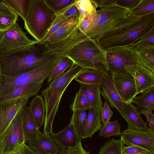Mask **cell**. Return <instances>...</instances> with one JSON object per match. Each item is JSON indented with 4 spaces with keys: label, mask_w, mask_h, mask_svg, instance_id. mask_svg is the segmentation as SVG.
<instances>
[{
    "label": "cell",
    "mask_w": 154,
    "mask_h": 154,
    "mask_svg": "<svg viewBox=\"0 0 154 154\" xmlns=\"http://www.w3.org/2000/svg\"><path fill=\"white\" fill-rule=\"evenodd\" d=\"M154 27L146 33L130 46L135 51L138 52L148 45H154Z\"/></svg>",
    "instance_id": "38"
},
{
    "label": "cell",
    "mask_w": 154,
    "mask_h": 154,
    "mask_svg": "<svg viewBox=\"0 0 154 154\" xmlns=\"http://www.w3.org/2000/svg\"><path fill=\"white\" fill-rule=\"evenodd\" d=\"M120 136L124 144L137 146L154 154V131L151 130L128 128L121 133Z\"/></svg>",
    "instance_id": "11"
},
{
    "label": "cell",
    "mask_w": 154,
    "mask_h": 154,
    "mask_svg": "<svg viewBox=\"0 0 154 154\" xmlns=\"http://www.w3.org/2000/svg\"><path fill=\"white\" fill-rule=\"evenodd\" d=\"M66 149H60L59 151L58 152V154H67Z\"/></svg>",
    "instance_id": "52"
},
{
    "label": "cell",
    "mask_w": 154,
    "mask_h": 154,
    "mask_svg": "<svg viewBox=\"0 0 154 154\" xmlns=\"http://www.w3.org/2000/svg\"><path fill=\"white\" fill-rule=\"evenodd\" d=\"M60 57L50 49L46 42H36L32 47L23 51L8 55H0L1 73L6 76H16Z\"/></svg>",
    "instance_id": "1"
},
{
    "label": "cell",
    "mask_w": 154,
    "mask_h": 154,
    "mask_svg": "<svg viewBox=\"0 0 154 154\" xmlns=\"http://www.w3.org/2000/svg\"><path fill=\"white\" fill-rule=\"evenodd\" d=\"M13 11L25 21L29 11L31 0H3Z\"/></svg>",
    "instance_id": "28"
},
{
    "label": "cell",
    "mask_w": 154,
    "mask_h": 154,
    "mask_svg": "<svg viewBox=\"0 0 154 154\" xmlns=\"http://www.w3.org/2000/svg\"><path fill=\"white\" fill-rule=\"evenodd\" d=\"M76 0H45L49 6L57 15L61 14L72 4Z\"/></svg>",
    "instance_id": "39"
},
{
    "label": "cell",
    "mask_w": 154,
    "mask_h": 154,
    "mask_svg": "<svg viewBox=\"0 0 154 154\" xmlns=\"http://www.w3.org/2000/svg\"><path fill=\"white\" fill-rule=\"evenodd\" d=\"M48 154H58L57 153H49Z\"/></svg>",
    "instance_id": "55"
},
{
    "label": "cell",
    "mask_w": 154,
    "mask_h": 154,
    "mask_svg": "<svg viewBox=\"0 0 154 154\" xmlns=\"http://www.w3.org/2000/svg\"><path fill=\"white\" fill-rule=\"evenodd\" d=\"M84 69L73 63L69 69L52 80L41 91V95L44 98L46 107L44 129L45 134L51 135L53 133V122L62 96L70 83Z\"/></svg>",
    "instance_id": "2"
},
{
    "label": "cell",
    "mask_w": 154,
    "mask_h": 154,
    "mask_svg": "<svg viewBox=\"0 0 154 154\" xmlns=\"http://www.w3.org/2000/svg\"><path fill=\"white\" fill-rule=\"evenodd\" d=\"M7 11H13L2 0L0 1V13Z\"/></svg>",
    "instance_id": "50"
},
{
    "label": "cell",
    "mask_w": 154,
    "mask_h": 154,
    "mask_svg": "<svg viewBox=\"0 0 154 154\" xmlns=\"http://www.w3.org/2000/svg\"><path fill=\"white\" fill-rule=\"evenodd\" d=\"M124 146L121 139L112 138L105 142L101 146L98 154H123Z\"/></svg>",
    "instance_id": "30"
},
{
    "label": "cell",
    "mask_w": 154,
    "mask_h": 154,
    "mask_svg": "<svg viewBox=\"0 0 154 154\" xmlns=\"http://www.w3.org/2000/svg\"><path fill=\"white\" fill-rule=\"evenodd\" d=\"M88 111L86 123L81 136L82 139L91 137L103 126L100 120V111L94 108H92Z\"/></svg>",
    "instance_id": "22"
},
{
    "label": "cell",
    "mask_w": 154,
    "mask_h": 154,
    "mask_svg": "<svg viewBox=\"0 0 154 154\" xmlns=\"http://www.w3.org/2000/svg\"><path fill=\"white\" fill-rule=\"evenodd\" d=\"M51 136L60 149L74 146L81 142L82 139L70 122L65 128L57 133H53Z\"/></svg>",
    "instance_id": "15"
},
{
    "label": "cell",
    "mask_w": 154,
    "mask_h": 154,
    "mask_svg": "<svg viewBox=\"0 0 154 154\" xmlns=\"http://www.w3.org/2000/svg\"><path fill=\"white\" fill-rule=\"evenodd\" d=\"M24 148L26 154H38L25 143L24 144Z\"/></svg>",
    "instance_id": "51"
},
{
    "label": "cell",
    "mask_w": 154,
    "mask_h": 154,
    "mask_svg": "<svg viewBox=\"0 0 154 154\" xmlns=\"http://www.w3.org/2000/svg\"><path fill=\"white\" fill-rule=\"evenodd\" d=\"M29 108L39 128L43 125L45 118L46 107L42 96L37 95L29 103Z\"/></svg>",
    "instance_id": "26"
},
{
    "label": "cell",
    "mask_w": 154,
    "mask_h": 154,
    "mask_svg": "<svg viewBox=\"0 0 154 154\" xmlns=\"http://www.w3.org/2000/svg\"><path fill=\"white\" fill-rule=\"evenodd\" d=\"M57 15L45 0H31L24 28L36 42H40Z\"/></svg>",
    "instance_id": "6"
},
{
    "label": "cell",
    "mask_w": 154,
    "mask_h": 154,
    "mask_svg": "<svg viewBox=\"0 0 154 154\" xmlns=\"http://www.w3.org/2000/svg\"><path fill=\"white\" fill-rule=\"evenodd\" d=\"M26 142L27 145L38 154L57 153L60 149L51 135L44 133L36 139Z\"/></svg>",
    "instance_id": "18"
},
{
    "label": "cell",
    "mask_w": 154,
    "mask_h": 154,
    "mask_svg": "<svg viewBox=\"0 0 154 154\" xmlns=\"http://www.w3.org/2000/svg\"><path fill=\"white\" fill-rule=\"evenodd\" d=\"M35 42L27 36L17 23L9 29L0 31V55H8L23 51Z\"/></svg>",
    "instance_id": "8"
},
{
    "label": "cell",
    "mask_w": 154,
    "mask_h": 154,
    "mask_svg": "<svg viewBox=\"0 0 154 154\" xmlns=\"http://www.w3.org/2000/svg\"><path fill=\"white\" fill-rule=\"evenodd\" d=\"M70 107L73 112L75 110H87L92 108L91 105L85 95L79 91L76 94Z\"/></svg>",
    "instance_id": "37"
},
{
    "label": "cell",
    "mask_w": 154,
    "mask_h": 154,
    "mask_svg": "<svg viewBox=\"0 0 154 154\" xmlns=\"http://www.w3.org/2000/svg\"><path fill=\"white\" fill-rule=\"evenodd\" d=\"M122 152L123 154H137L148 152L138 146L131 145L126 146H124L123 148Z\"/></svg>",
    "instance_id": "45"
},
{
    "label": "cell",
    "mask_w": 154,
    "mask_h": 154,
    "mask_svg": "<svg viewBox=\"0 0 154 154\" xmlns=\"http://www.w3.org/2000/svg\"><path fill=\"white\" fill-rule=\"evenodd\" d=\"M106 53L98 40L88 38L75 45L65 56L84 69H95L106 74L108 69Z\"/></svg>",
    "instance_id": "5"
},
{
    "label": "cell",
    "mask_w": 154,
    "mask_h": 154,
    "mask_svg": "<svg viewBox=\"0 0 154 154\" xmlns=\"http://www.w3.org/2000/svg\"><path fill=\"white\" fill-rule=\"evenodd\" d=\"M139 109L140 110L139 112V114L140 115L143 114L145 116L147 120L149 128L154 131V116L152 112L153 110L149 109L144 110L141 109Z\"/></svg>",
    "instance_id": "44"
},
{
    "label": "cell",
    "mask_w": 154,
    "mask_h": 154,
    "mask_svg": "<svg viewBox=\"0 0 154 154\" xmlns=\"http://www.w3.org/2000/svg\"><path fill=\"white\" fill-rule=\"evenodd\" d=\"M154 27V12L141 17L131 25L102 36L98 40L105 51L119 47L130 46Z\"/></svg>",
    "instance_id": "4"
},
{
    "label": "cell",
    "mask_w": 154,
    "mask_h": 154,
    "mask_svg": "<svg viewBox=\"0 0 154 154\" xmlns=\"http://www.w3.org/2000/svg\"><path fill=\"white\" fill-rule=\"evenodd\" d=\"M137 54L142 65L154 73V45H148Z\"/></svg>",
    "instance_id": "29"
},
{
    "label": "cell",
    "mask_w": 154,
    "mask_h": 154,
    "mask_svg": "<svg viewBox=\"0 0 154 154\" xmlns=\"http://www.w3.org/2000/svg\"><path fill=\"white\" fill-rule=\"evenodd\" d=\"M140 96L134 97L131 101L136 105L137 109H154V87L146 90Z\"/></svg>",
    "instance_id": "27"
},
{
    "label": "cell",
    "mask_w": 154,
    "mask_h": 154,
    "mask_svg": "<svg viewBox=\"0 0 154 154\" xmlns=\"http://www.w3.org/2000/svg\"><path fill=\"white\" fill-rule=\"evenodd\" d=\"M66 152L67 154H90L83 148L81 142L74 146L66 149Z\"/></svg>",
    "instance_id": "47"
},
{
    "label": "cell",
    "mask_w": 154,
    "mask_h": 154,
    "mask_svg": "<svg viewBox=\"0 0 154 154\" xmlns=\"http://www.w3.org/2000/svg\"><path fill=\"white\" fill-rule=\"evenodd\" d=\"M28 99H21L0 104V135L14 117L26 106Z\"/></svg>",
    "instance_id": "13"
},
{
    "label": "cell",
    "mask_w": 154,
    "mask_h": 154,
    "mask_svg": "<svg viewBox=\"0 0 154 154\" xmlns=\"http://www.w3.org/2000/svg\"><path fill=\"white\" fill-rule=\"evenodd\" d=\"M141 0H117L116 5L128 10L129 12L135 8Z\"/></svg>",
    "instance_id": "43"
},
{
    "label": "cell",
    "mask_w": 154,
    "mask_h": 154,
    "mask_svg": "<svg viewBox=\"0 0 154 154\" xmlns=\"http://www.w3.org/2000/svg\"><path fill=\"white\" fill-rule=\"evenodd\" d=\"M67 18L65 17L62 14H57L40 42H46L49 38L58 29L66 20Z\"/></svg>",
    "instance_id": "40"
},
{
    "label": "cell",
    "mask_w": 154,
    "mask_h": 154,
    "mask_svg": "<svg viewBox=\"0 0 154 154\" xmlns=\"http://www.w3.org/2000/svg\"><path fill=\"white\" fill-rule=\"evenodd\" d=\"M75 5L80 13L79 22L87 15L96 11L97 8L94 0H76Z\"/></svg>",
    "instance_id": "32"
},
{
    "label": "cell",
    "mask_w": 154,
    "mask_h": 154,
    "mask_svg": "<svg viewBox=\"0 0 154 154\" xmlns=\"http://www.w3.org/2000/svg\"><path fill=\"white\" fill-rule=\"evenodd\" d=\"M24 144L13 151L5 154H26L24 148Z\"/></svg>",
    "instance_id": "49"
},
{
    "label": "cell",
    "mask_w": 154,
    "mask_h": 154,
    "mask_svg": "<svg viewBox=\"0 0 154 154\" xmlns=\"http://www.w3.org/2000/svg\"><path fill=\"white\" fill-rule=\"evenodd\" d=\"M73 63V62L67 57H61L58 63L48 77V84L69 69Z\"/></svg>",
    "instance_id": "33"
},
{
    "label": "cell",
    "mask_w": 154,
    "mask_h": 154,
    "mask_svg": "<svg viewBox=\"0 0 154 154\" xmlns=\"http://www.w3.org/2000/svg\"><path fill=\"white\" fill-rule=\"evenodd\" d=\"M106 51L108 72L110 74L126 72L134 76L136 72L143 66L137 52L130 46L116 47Z\"/></svg>",
    "instance_id": "7"
},
{
    "label": "cell",
    "mask_w": 154,
    "mask_h": 154,
    "mask_svg": "<svg viewBox=\"0 0 154 154\" xmlns=\"http://www.w3.org/2000/svg\"><path fill=\"white\" fill-rule=\"evenodd\" d=\"M109 74L121 99L125 103L131 102L136 95L134 76L126 72H113Z\"/></svg>",
    "instance_id": "12"
},
{
    "label": "cell",
    "mask_w": 154,
    "mask_h": 154,
    "mask_svg": "<svg viewBox=\"0 0 154 154\" xmlns=\"http://www.w3.org/2000/svg\"><path fill=\"white\" fill-rule=\"evenodd\" d=\"M113 114L107 103L105 100L104 103L100 111V120L104 125L110 122V119Z\"/></svg>",
    "instance_id": "42"
},
{
    "label": "cell",
    "mask_w": 154,
    "mask_h": 154,
    "mask_svg": "<svg viewBox=\"0 0 154 154\" xmlns=\"http://www.w3.org/2000/svg\"><path fill=\"white\" fill-rule=\"evenodd\" d=\"M101 86L102 89L100 91V94L109 106L117 110L119 112H121L125 103L119 94L110 74L108 73L105 74Z\"/></svg>",
    "instance_id": "14"
},
{
    "label": "cell",
    "mask_w": 154,
    "mask_h": 154,
    "mask_svg": "<svg viewBox=\"0 0 154 154\" xmlns=\"http://www.w3.org/2000/svg\"><path fill=\"white\" fill-rule=\"evenodd\" d=\"M100 85L81 84L79 91L81 92L91 103L92 108L100 111L101 110L102 103L100 97Z\"/></svg>",
    "instance_id": "25"
},
{
    "label": "cell",
    "mask_w": 154,
    "mask_h": 154,
    "mask_svg": "<svg viewBox=\"0 0 154 154\" xmlns=\"http://www.w3.org/2000/svg\"><path fill=\"white\" fill-rule=\"evenodd\" d=\"M18 15L13 11L0 13V31L6 30L16 23Z\"/></svg>",
    "instance_id": "36"
},
{
    "label": "cell",
    "mask_w": 154,
    "mask_h": 154,
    "mask_svg": "<svg viewBox=\"0 0 154 154\" xmlns=\"http://www.w3.org/2000/svg\"><path fill=\"white\" fill-rule=\"evenodd\" d=\"M88 38L84 33L78 31L75 34L62 41L47 44L50 50L61 57L65 56L75 45Z\"/></svg>",
    "instance_id": "20"
},
{
    "label": "cell",
    "mask_w": 154,
    "mask_h": 154,
    "mask_svg": "<svg viewBox=\"0 0 154 154\" xmlns=\"http://www.w3.org/2000/svg\"><path fill=\"white\" fill-rule=\"evenodd\" d=\"M96 11L87 15L79 22L78 27L79 31L85 34L95 17Z\"/></svg>",
    "instance_id": "41"
},
{
    "label": "cell",
    "mask_w": 154,
    "mask_h": 154,
    "mask_svg": "<svg viewBox=\"0 0 154 154\" xmlns=\"http://www.w3.org/2000/svg\"><path fill=\"white\" fill-rule=\"evenodd\" d=\"M21 111L14 117L0 135V154L11 152L25 143Z\"/></svg>",
    "instance_id": "10"
},
{
    "label": "cell",
    "mask_w": 154,
    "mask_h": 154,
    "mask_svg": "<svg viewBox=\"0 0 154 154\" xmlns=\"http://www.w3.org/2000/svg\"><path fill=\"white\" fill-rule=\"evenodd\" d=\"M128 11L116 5L97 10L95 17L85 35L98 40L102 36L119 31L131 23Z\"/></svg>",
    "instance_id": "3"
},
{
    "label": "cell",
    "mask_w": 154,
    "mask_h": 154,
    "mask_svg": "<svg viewBox=\"0 0 154 154\" xmlns=\"http://www.w3.org/2000/svg\"><path fill=\"white\" fill-rule=\"evenodd\" d=\"M22 125L25 141L37 138L42 134L29 107L26 106L21 111Z\"/></svg>",
    "instance_id": "21"
},
{
    "label": "cell",
    "mask_w": 154,
    "mask_h": 154,
    "mask_svg": "<svg viewBox=\"0 0 154 154\" xmlns=\"http://www.w3.org/2000/svg\"><path fill=\"white\" fill-rule=\"evenodd\" d=\"M136 95L154 87V73L143 66L135 73Z\"/></svg>",
    "instance_id": "23"
},
{
    "label": "cell",
    "mask_w": 154,
    "mask_h": 154,
    "mask_svg": "<svg viewBox=\"0 0 154 154\" xmlns=\"http://www.w3.org/2000/svg\"><path fill=\"white\" fill-rule=\"evenodd\" d=\"M79 17L71 16L67 18L58 29L45 42L52 43L58 42L76 33L79 31Z\"/></svg>",
    "instance_id": "17"
},
{
    "label": "cell",
    "mask_w": 154,
    "mask_h": 154,
    "mask_svg": "<svg viewBox=\"0 0 154 154\" xmlns=\"http://www.w3.org/2000/svg\"><path fill=\"white\" fill-rule=\"evenodd\" d=\"M87 115V110L75 111L73 112L70 121L81 137L86 123Z\"/></svg>",
    "instance_id": "34"
},
{
    "label": "cell",
    "mask_w": 154,
    "mask_h": 154,
    "mask_svg": "<svg viewBox=\"0 0 154 154\" xmlns=\"http://www.w3.org/2000/svg\"><path fill=\"white\" fill-rule=\"evenodd\" d=\"M154 12V0H141L139 4L129 12L128 16L141 17Z\"/></svg>",
    "instance_id": "31"
},
{
    "label": "cell",
    "mask_w": 154,
    "mask_h": 154,
    "mask_svg": "<svg viewBox=\"0 0 154 154\" xmlns=\"http://www.w3.org/2000/svg\"><path fill=\"white\" fill-rule=\"evenodd\" d=\"M50 74L47 66L44 65L31 71L16 76L1 75L0 79V97L8 94L16 89L33 82H44Z\"/></svg>",
    "instance_id": "9"
},
{
    "label": "cell",
    "mask_w": 154,
    "mask_h": 154,
    "mask_svg": "<svg viewBox=\"0 0 154 154\" xmlns=\"http://www.w3.org/2000/svg\"><path fill=\"white\" fill-rule=\"evenodd\" d=\"M119 113L127 123L128 128L143 130L150 129L141 117L137 109L131 102L125 103L123 110Z\"/></svg>",
    "instance_id": "19"
},
{
    "label": "cell",
    "mask_w": 154,
    "mask_h": 154,
    "mask_svg": "<svg viewBox=\"0 0 154 154\" xmlns=\"http://www.w3.org/2000/svg\"><path fill=\"white\" fill-rule=\"evenodd\" d=\"M105 74L96 69L86 68L80 71L74 79L81 84L101 85Z\"/></svg>",
    "instance_id": "24"
},
{
    "label": "cell",
    "mask_w": 154,
    "mask_h": 154,
    "mask_svg": "<svg viewBox=\"0 0 154 154\" xmlns=\"http://www.w3.org/2000/svg\"><path fill=\"white\" fill-rule=\"evenodd\" d=\"M1 73L0 65V79L1 77Z\"/></svg>",
    "instance_id": "54"
},
{
    "label": "cell",
    "mask_w": 154,
    "mask_h": 154,
    "mask_svg": "<svg viewBox=\"0 0 154 154\" xmlns=\"http://www.w3.org/2000/svg\"><path fill=\"white\" fill-rule=\"evenodd\" d=\"M97 8H103L116 5L117 0H94Z\"/></svg>",
    "instance_id": "48"
},
{
    "label": "cell",
    "mask_w": 154,
    "mask_h": 154,
    "mask_svg": "<svg viewBox=\"0 0 154 154\" xmlns=\"http://www.w3.org/2000/svg\"><path fill=\"white\" fill-rule=\"evenodd\" d=\"M44 82H33L19 88L5 95L0 97V104L21 99H28L37 95Z\"/></svg>",
    "instance_id": "16"
},
{
    "label": "cell",
    "mask_w": 154,
    "mask_h": 154,
    "mask_svg": "<svg viewBox=\"0 0 154 154\" xmlns=\"http://www.w3.org/2000/svg\"><path fill=\"white\" fill-rule=\"evenodd\" d=\"M121 126L118 119L109 122L106 125L103 126L99 133L100 137L109 138L112 136H120Z\"/></svg>",
    "instance_id": "35"
},
{
    "label": "cell",
    "mask_w": 154,
    "mask_h": 154,
    "mask_svg": "<svg viewBox=\"0 0 154 154\" xmlns=\"http://www.w3.org/2000/svg\"><path fill=\"white\" fill-rule=\"evenodd\" d=\"M137 154H150L148 152H144V153H140Z\"/></svg>",
    "instance_id": "53"
},
{
    "label": "cell",
    "mask_w": 154,
    "mask_h": 154,
    "mask_svg": "<svg viewBox=\"0 0 154 154\" xmlns=\"http://www.w3.org/2000/svg\"><path fill=\"white\" fill-rule=\"evenodd\" d=\"M61 14H62L65 17L67 18L71 16L79 17V12L75 5V2Z\"/></svg>",
    "instance_id": "46"
}]
</instances>
